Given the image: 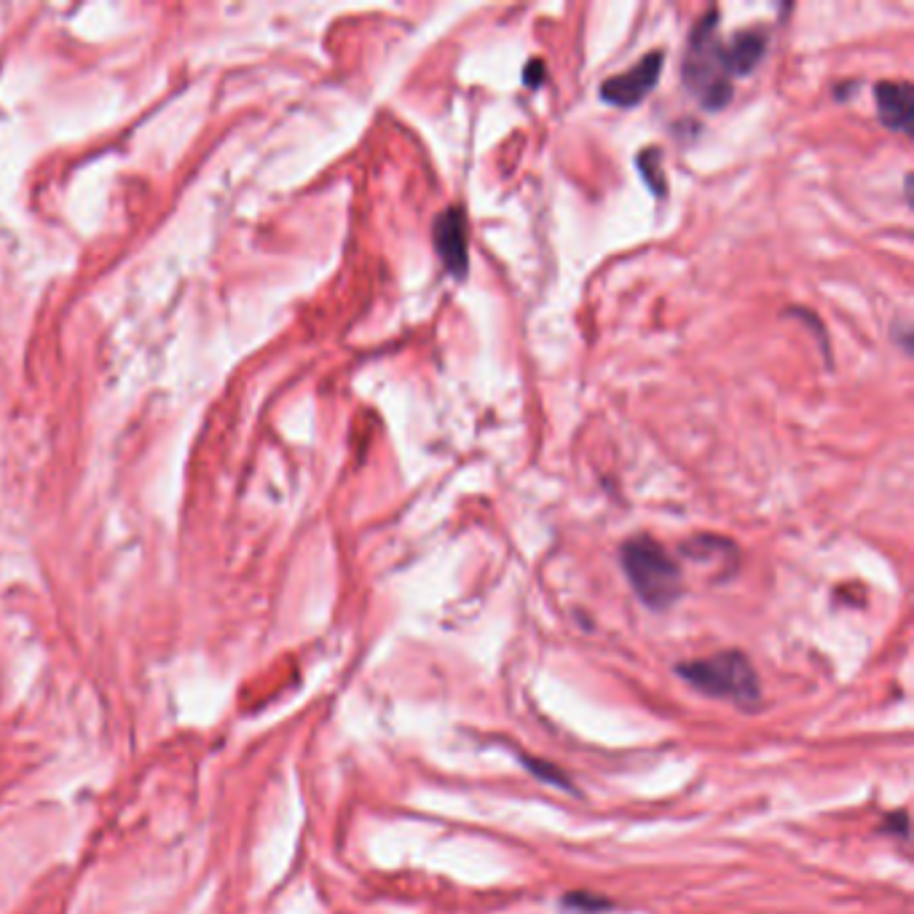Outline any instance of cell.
<instances>
[{"mask_svg": "<svg viewBox=\"0 0 914 914\" xmlns=\"http://www.w3.org/2000/svg\"><path fill=\"white\" fill-rule=\"evenodd\" d=\"M545 65H542V59H531L526 70H523V84L529 86V89H539L542 81H545Z\"/></svg>", "mask_w": 914, "mask_h": 914, "instance_id": "cell-12", "label": "cell"}, {"mask_svg": "<svg viewBox=\"0 0 914 914\" xmlns=\"http://www.w3.org/2000/svg\"><path fill=\"white\" fill-rule=\"evenodd\" d=\"M523 764H526V770L534 772V775H537L539 780H545V783L561 786V789H566V791L574 789V786H571L569 775H566L558 764L545 762V759H534V756H523Z\"/></svg>", "mask_w": 914, "mask_h": 914, "instance_id": "cell-9", "label": "cell"}, {"mask_svg": "<svg viewBox=\"0 0 914 914\" xmlns=\"http://www.w3.org/2000/svg\"><path fill=\"white\" fill-rule=\"evenodd\" d=\"M432 244L443 269L453 279H467L470 274V236H467V212L462 207H448L432 223Z\"/></svg>", "mask_w": 914, "mask_h": 914, "instance_id": "cell-5", "label": "cell"}, {"mask_svg": "<svg viewBox=\"0 0 914 914\" xmlns=\"http://www.w3.org/2000/svg\"><path fill=\"white\" fill-rule=\"evenodd\" d=\"M874 100H877V116L890 132H898V135L912 132V86L906 81H880L874 86Z\"/></svg>", "mask_w": 914, "mask_h": 914, "instance_id": "cell-6", "label": "cell"}, {"mask_svg": "<svg viewBox=\"0 0 914 914\" xmlns=\"http://www.w3.org/2000/svg\"><path fill=\"white\" fill-rule=\"evenodd\" d=\"M563 906H569L574 912H601V909H609V901L596 893H585V890H577V893H566L561 901Z\"/></svg>", "mask_w": 914, "mask_h": 914, "instance_id": "cell-10", "label": "cell"}, {"mask_svg": "<svg viewBox=\"0 0 914 914\" xmlns=\"http://www.w3.org/2000/svg\"><path fill=\"white\" fill-rule=\"evenodd\" d=\"M620 561L630 587L649 609H671L684 593L679 561L652 537L628 539L620 550Z\"/></svg>", "mask_w": 914, "mask_h": 914, "instance_id": "cell-2", "label": "cell"}, {"mask_svg": "<svg viewBox=\"0 0 914 914\" xmlns=\"http://www.w3.org/2000/svg\"><path fill=\"white\" fill-rule=\"evenodd\" d=\"M676 673L697 692L732 700L740 708H748V705H756L762 700V687H759L754 665L738 649L716 652V655L703 657V660L679 663Z\"/></svg>", "mask_w": 914, "mask_h": 914, "instance_id": "cell-3", "label": "cell"}, {"mask_svg": "<svg viewBox=\"0 0 914 914\" xmlns=\"http://www.w3.org/2000/svg\"><path fill=\"white\" fill-rule=\"evenodd\" d=\"M764 51H767V35L759 27L751 30H740L724 41V54H727V65H730L732 78L748 76L754 73V68L762 62Z\"/></svg>", "mask_w": 914, "mask_h": 914, "instance_id": "cell-7", "label": "cell"}, {"mask_svg": "<svg viewBox=\"0 0 914 914\" xmlns=\"http://www.w3.org/2000/svg\"><path fill=\"white\" fill-rule=\"evenodd\" d=\"M636 167L641 172V177H644V183L649 185V191L655 193V196H665L668 193V180H665L660 148H644V151L638 153Z\"/></svg>", "mask_w": 914, "mask_h": 914, "instance_id": "cell-8", "label": "cell"}, {"mask_svg": "<svg viewBox=\"0 0 914 914\" xmlns=\"http://www.w3.org/2000/svg\"><path fill=\"white\" fill-rule=\"evenodd\" d=\"M663 65L665 51H649L630 70H625L620 76L606 78L601 84V100L614 105V108H636L655 92L657 81L663 76Z\"/></svg>", "mask_w": 914, "mask_h": 914, "instance_id": "cell-4", "label": "cell"}, {"mask_svg": "<svg viewBox=\"0 0 914 914\" xmlns=\"http://www.w3.org/2000/svg\"><path fill=\"white\" fill-rule=\"evenodd\" d=\"M684 84L695 94L705 110H722L730 105L735 86L724 54V41L719 38V11L711 9L705 17L697 19L695 30L689 35L684 68Z\"/></svg>", "mask_w": 914, "mask_h": 914, "instance_id": "cell-1", "label": "cell"}, {"mask_svg": "<svg viewBox=\"0 0 914 914\" xmlns=\"http://www.w3.org/2000/svg\"><path fill=\"white\" fill-rule=\"evenodd\" d=\"M880 831H885V834H898V837H906V834H909V813H906V810H896V813L885 815V821H882Z\"/></svg>", "mask_w": 914, "mask_h": 914, "instance_id": "cell-11", "label": "cell"}]
</instances>
